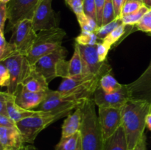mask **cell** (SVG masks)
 Listing matches in <instances>:
<instances>
[{"label": "cell", "mask_w": 151, "mask_h": 150, "mask_svg": "<svg viewBox=\"0 0 151 150\" xmlns=\"http://www.w3.org/2000/svg\"><path fill=\"white\" fill-rule=\"evenodd\" d=\"M151 110V102L145 99H131L121 108L122 126L126 136L128 150H133L147 126V117Z\"/></svg>", "instance_id": "1"}, {"label": "cell", "mask_w": 151, "mask_h": 150, "mask_svg": "<svg viewBox=\"0 0 151 150\" xmlns=\"http://www.w3.org/2000/svg\"><path fill=\"white\" fill-rule=\"evenodd\" d=\"M93 98L85 100L81 105L83 119L81 132L83 150H103L104 140Z\"/></svg>", "instance_id": "2"}, {"label": "cell", "mask_w": 151, "mask_h": 150, "mask_svg": "<svg viewBox=\"0 0 151 150\" xmlns=\"http://www.w3.org/2000/svg\"><path fill=\"white\" fill-rule=\"evenodd\" d=\"M68 51L63 46L43 56L34 65V69L45 77L48 83L56 77H69V61L65 60Z\"/></svg>", "instance_id": "3"}, {"label": "cell", "mask_w": 151, "mask_h": 150, "mask_svg": "<svg viewBox=\"0 0 151 150\" xmlns=\"http://www.w3.org/2000/svg\"><path fill=\"white\" fill-rule=\"evenodd\" d=\"M102 76L93 74L63 78L57 91L63 96H74L83 100L91 99L100 85Z\"/></svg>", "instance_id": "4"}, {"label": "cell", "mask_w": 151, "mask_h": 150, "mask_svg": "<svg viewBox=\"0 0 151 150\" xmlns=\"http://www.w3.org/2000/svg\"><path fill=\"white\" fill-rule=\"evenodd\" d=\"M66 33L60 27L51 28L38 32L33 46L26 56L31 65H34L41 57L62 46Z\"/></svg>", "instance_id": "5"}, {"label": "cell", "mask_w": 151, "mask_h": 150, "mask_svg": "<svg viewBox=\"0 0 151 150\" xmlns=\"http://www.w3.org/2000/svg\"><path fill=\"white\" fill-rule=\"evenodd\" d=\"M84 101L74 96H63L58 91L50 89L44 101L35 110L50 113L63 118L71 113L72 110L80 107Z\"/></svg>", "instance_id": "6"}, {"label": "cell", "mask_w": 151, "mask_h": 150, "mask_svg": "<svg viewBox=\"0 0 151 150\" xmlns=\"http://www.w3.org/2000/svg\"><path fill=\"white\" fill-rule=\"evenodd\" d=\"M61 117L50 113L40 111L39 113L22 119L16 123L24 143L33 144L38 134Z\"/></svg>", "instance_id": "7"}, {"label": "cell", "mask_w": 151, "mask_h": 150, "mask_svg": "<svg viewBox=\"0 0 151 150\" xmlns=\"http://www.w3.org/2000/svg\"><path fill=\"white\" fill-rule=\"evenodd\" d=\"M12 31L13 33L9 41L16 46L19 54L27 56L30 51L38 34L34 29L32 20L22 21Z\"/></svg>", "instance_id": "8"}, {"label": "cell", "mask_w": 151, "mask_h": 150, "mask_svg": "<svg viewBox=\"0 0 151 150\" xmlns=\"http://www.w3.org/2000/svg\"><path fill=\"white\" fill-rule=\"evenodd\" d=\"M1 62L7 68L10 75V83L7 92L13 95L18 86L30 71L32 65L29 63L26 56L21 54H15Z\"/></svg>", "instance_id": "9"}, {"label": "cell", "mask_w": 151, "mask_h": 150, "mask_svg": "<svg viewBox=\"0 0 151 150\" xmlns=\"http://www.w3.org/2000/svg\"><path fill=\"white\" fill-rule=\"evenodd\" d=\"M40 0H10L7 4L9 27L11 30L22 21L32 20Z\"/></svg>", "instance_id": "10"}, {"label": "cell", "mask_w": 151, "mask_h": 150, "mask_svg": "<svg viewBox=\"0 0 151 150\" xmlns=\"http://www.w3.org/2000/svg\"><path fill=\"white\" fill-rule=\"evenodd\" d=\"M52 0H40L32 19L36 32L59 27L58 19L52 7Z\"/></svg>", "instance_id": "11"}, {"label": "cell", "mask_w": 151, "mask_h": 150, "mask_svg": "<svg viewBox=\"0 0 151 150\" xmlns=\"http://www.w3.org/2000/svg\"><path fill=\"white\" fill-rule=\"evenodd\" d=\"M129 90L127 85L111 93H106L99 85L93 96L96 105L99 107H109L122 108V106L131 99Z\"/></svg>", "instance_id": "12"}, {"label": "cell", "mask_w": 151, "mask_h": 150, "mask_svg": "<svg viewBox=\"0 0 151 150\" xmlns=\"http://www.w3.org/2000/svg\"><path fill=\"white\" fill-rule=\"evenodd\" d=\"M79 49L83 60L89 74L96 76H103L109 74L111 69L105 62H101L97 54V45L83 46L75 44Z\"/></svg>", "instance_id": "13"}, {"label": "cell", "mask_w": 151, "mask_h": 150, "mask_svg": "<svg viewBox=\"0 0 151 150\" xmlns=\"http://www.w3.org/2000/svg\"><path fill=\"white\" fill-rule=\"evenodd\" d=\"M99 121L104 141L110 138L122 126L121 108L99 107Z\"/></svg>", "instance_id": "14"}, {"label": "cell", "mask_w": 151, "mask_h": 150, "mask_svg": "<svg viewBox=\"0 0 151 150\" xmlns=\"http://www.w3.org/2000/svg\"><path fill=\"white\" fill-rule=\"evenodd\" d=\"M47 92H32L22 84L18 86L13 94L15 101L19 106L26 110H34L40 105L47 96Z\"/></svg>", "instance_id": "15"}, {"label": "cell", "mask_w": 151, "mask_h": 150, "mask_svg": "<svg viewBox=\"0 0 151 150\" xmlns=\"http://www.w3.org/2000/svg\"><path fill=\"white\" fill-rule=\"evenodd\" d=\"M24 144L17 126H0V150H20Z\"/></svg>", "instance_id": "16"}, {"label": "cell", "mask_w": 151, "mask_h": 150, "mask_svg": "<svg viewBox=\"0 0 151 150\" xmlns=\"http://www.w3.org/2000/svg\"><path fill=\"white\" fill-rule=\"evenodd\" d=\"M0 95L3 96L6 101V106H7V115L14 121L16 123L20 121L22 119L30 116L36 115L40 113V111L35 110H26L22 108V107L18 105L15 101L14 96L10 94L9 93L1 92Z\"/></svg>", "instance_id": "17"}, {"label": "cell", "mask_w": 151, "mask_h": 150, "mask_svg": "<svg viewBox=\"0 0 151 150\" xmlns=\"http://www.w3.org/2000/svg\"><path fill=\"white\" fill-rule=\"evenodd\" d=\"M22 84L32 92H47L50 90L47 79L34 69L33 66L29 74L22 81Z\"/></svg>", "instance_id": "18"}, {"label": "cell", "mask_w": 151, "mask_h": 150, "mask_svg": "<svg viewBox=\"0 0 151 150\" xmlns=\"http://www.w3.org/2000/svg\"><path fill=\"white\" fill-rule=\"evenodd\" d=\"M81 105L77 107L73 113H69L66 116L62 125V138L70 136L78 132H80L83 119Z\"/></svg>", "instance_id": "19"}, {"label": "cell", "mask_w": 151, "mask_h": 150, "mask_svg": "<svg viewBox=\"0 0 151 150\" xmlns=\"http://www.w3.org/2000/svg\"><path fill=\"white\" fill-rule=\"evenodd\" d=\"M103 150H128L126 136L122 126L104 141Z\"/></svg>", "instance_id": "20"}, {"label": "cell", "mask_w": 151, "mask_h": 150, "mask_svg": "<svg viewBox=\"0 0 151 150\" xmlns=\"http://www.w3.org/2000/svg\"><path fill=\"white\" fill-rule=\"evenodd\" d=\"M84 74H91L88 71V69L83 60L79 49L75 44L74 54L71 60L69 61V77Z\"/></svg>", "instance_id": "21"}, {"label": "cell", "mask_w": 151, "mask_h": 150, "mask_svg": "<svg viewBox=\"0 0 151 150\" xmlns=\"http://www.w3.org/2000/svg\"><path fill=\"white\" fill-rule=\"evenodd\" d=\"M55 150H83L81 132L60 138Z\"/></svg>", "instance_id": "22"}, {"label": "cell", "mask_w": 151, "mask_h": 150, "mask_svg": "<svg viewBox=\"0 0 151 150\" xmlns=\"http://www.w3.org/2000/svg\"><path fill=\"white\" fill-rule=\"evenodd\" d=\"M16 54H19L16 46L10 41H6L4 32L0 31V62L12 57Z\"/></svg>", "instance_id": "23"}, {"label": "cell", "mask_w": 151, "mask_h": 150, "mask_svg": "<svg viewBox=\"0 0 151 150\" xmlns=\"http://www.w3.org/2000/svg\"><path fill=\"white\" fill-rule=\"evenodd\" d=\"M122 84L119 83L116 79L110 74L102 76L100 80V87L106 93H111L122 88Z\"/></svg>", "instance_id": "24"}, {"label": "cell", "mask_w": 151, "mask_h": 150, "mask_svg": "<svg viewBox=\"0 0 151 150\" xmlns=\"http://www.w3.org/2000/svg\"><path fill=\"white\" fill-rule=\"evenodd\" d=\"M148 10L149 8H147L146 6L143 5L136 12H134V13H130V14L128 15H125V16H122L121 17L122 23L125 25H126V26L127 25H131V26L137 25L140 21L142 18L144 16V15L148 11Z\"/></svg>", "instance_id": "25"}, {"label": "cell", "mask_w": 151, "mask_h": 150, "mask_svg": "<svg viewBox=\"0 0 151 150\" xmlns=\"http://www.w3.org/2000/svg\"><path fill=\"white\" fill-rule=\"evenodd\" d=\"M77 19L82 31L95 32V31L99 28L97 21L89 16H87L85 13L77 16Z\"/></svg>", "instance_id": "26"}, {"label": "cell", "mask_w": 151, "mask_h": 150, "mask_svg": "<svg viewBox=\"0 0 151 150\" xmlns=\"http://www.w3.org/2000/svg\"><path fill=\"white\" fill-rule=\"evenodd\" d=\"M122 24H123L122 23V19L121 18H116V19H115L114 20L112 21L110 23L103 25L101 26H99L98 29L95 31V34L97 35V38L103 41L114 29H116L117 26H119Z\"/></svg>", "instance_id": "27"}, {"label": "cell", "mask_w": 151, "mask_h": 150, "mask_svg": "<svg viewBox=\"0 0 151 150\" xmlns=\"http://www.w3.org/2000/svg\"><path fill=\"white\" fill-rule=\"evenodd\" d=\"M98 39L95 32L81 31L80 35L75 38V42L83 46H96L98 43Z\"/></svg>", "instance_id": "28"}, {"label": "cell", "mask_w": 151, "mask_h": 150, "mask_svg": "<svg viewBox=\"0 0 151 150\" xmlns=\"http://www.w3.org/2000/svg\"><path fill=\"white\" fill-rule=\"evenodd\" d=\"M125 27H126V25H125L124 24L119 25V26L116 28L115 29H114L109 35L106 37L102 41H103L104 43H106V44H108L109 46H111L112 45L115 44L116 42H117L119 39L122 37V35L125 34Z\"/></svg>", "instance_id": "29"}, {"label": "cell", "mask_w": 151, "mask_h": 150, "mask_svg": "<svg viewBox=\"0 0 151 150\" xmlns=\"http://www.w3.org/2000/svg\"><path fill=\"white\" fill-rule=\"evenodd\" d=\"M115 19H116V18L115 16V10L113 0H106V4H105L104 9H103L102 26L110 23Z\"/></svg>", "instance_id": "30"}, {"label": "cell", "mask_w": 151, "mask_h": 150, "mask_svg": "<svg viewBox=\"0 0 151 150\" xmlns=\"http://www.w3.org/2000/svg\"><path fill=\"white\" fill-rule=\"evenodd\" d=\"M144 4L142 1H137V0H127L124 4L123 7H122L121 17L122 16H125V15H128L136 12Z\"/></svg>", "instance_id": "31"}, {"label": "cell", "mask_w": 151, "mask_h": 150, "mask_svg": "<svg viewBox=\"0 0 151 150\" xmlns=\"http://www.w3.org/2000/svg\"><path fill=\"white\" fill-rule=\"evenodd\" d=\"M137 28L138 30L151 33V9H149L142 18L140 21L137 24Z\"/></svg>", "instance_id": "32"}, {"label": "cell", "mask_w": 151, "mask_h": 150, "mask_svg": "<svg viewBox=\"0 0 151 150\" xmlns=\"http://www.w3.org/2000/svg\"><path fill=\"white\" fill-rule=\"evenodd\" d=\"M83 12L87 16L92 18L97 22V9H96L94 0H83Z\"/></svg>", "instance_id": "33"}, {"label": "cell", "mask_w": 151, "mask_h": 150, "mask_svg": "<svg viewBox=\"0 0 151 150\" xmlns=\"http://www.w3.org/2000/svg\"><path fill=\"white\" fill-rule=\"evenodd\" d=\"M10 83V75L5 65L0 62V86L8 88Z\"/></svg>", "instance_id": "34"}, {"label": "cell", "mask_w": 151, "mask_h": 150, "mask_svg": "<svg viewBox=\"0 0 151 150\" xmlns=\"http://www.w3.org/2000/svg\"><path fill=\"white\" fill-rule=\"evenodd\" d=\"M66 4L72 9L76 16L83 14V0H65Z\"/></svg>", "instance_id": "35"}, {"label": "cell", "mask_w": 151, "mask_h": 150, "mask_svg": "<svg viewBox=\"0 0 151 150\" xmlns=\"http://www.w3.org/2000/svg\"><path fill=\"white\" fill-rule=\"evenodd\" d=\"M110 46L106 44L103 41L102 42H98L97 44V54H98L99 59L101 62L106 61V58H107L108 54L109 51L111 49Z\"/></svg>", "instance_id": "36"}, {"label": "cell", "mask_w": 151, "mask_h": 150, "mask_svg": "<svg viewBox=\"0 0 151 150\" xmlns=\"http://www.w3.org/2000/svg\"><path fill=\"white\" fill-rule=\"evenodd\" d=\"M8 19V11H7V4L0 3V31L4 32L6 20Z\"/></svg>", "instance_id": "37"}, {"label": "cell", "mask_w": 151, "mask_h": 150, "mask_svg": "<svg viewBox=\"0 0 151 150\" xmlns=\"http://www.w3.org/2000/svg\"><path fill=\"white\" fill-rule=\"evenodd\" d=\"M94 1H95L96 9H97V24L99 26H101L102 23H103V13L105 4H106V0H94Z\"/></svg>", "instance_id": "38"}, {"label": "cell", "mask_w": 151, "mask_h": 150, "mask_svg": "<svg viewBox=\"0 0 151 150\" xmlns=\"http://www.w3.org/2000/svg\"><path fill=\"white\" fill-rule=\"evenodd\" d=\"M0 126L16 127V123L9 116L0 114Z\"/></svg>", "instance_id": "39"}, {"label": "cell", "mask_w": 151, "mask_h": 150, "mask_svg": "<svg viewBox=\"0 0 151 150\" xmlns=\"http://www.w3.org/2000/svg\"><path fill=\"white\" fill-rule=\"evenodd\" d=\"M126 1L127 0H113L116 18H121L122 7H123L124 4Z\"/></svg>", "instance_id": "40"}, {"label": "cell", "mask_w": 151, "mask_h": 150, "mask_svg": "<svg viewBox=\"0 0 151 150\" xmlns=\"http://www.w3.org/2000/svg\"><path fill=\"white\" fill-rule=\"evenodd\" d=\"M133 150H147V146H146V136L145 135L142 137L136 146L134 147Z\"/></svg>", "instance_id": "41"}, {"label": "cell", "mask_w": 151, "mask_h": 150, "mask_svg": "<svg viewBox=\"0 0 151 150\" xmlns=\"http://www.w3.org/2000/svg\"><path fill=\"white\" fill-rule=\"evenodd\" d=\"M20 150H38V149L32 145H27L23 146Z\"/></svg>", "instance_id": "42"}, {"label": "cell", "mask_w": 151, "mask_h": 150, "mask_svg": "<svg viewBox=\"0 0 151 150\" xmlns=\"http://www.w3.org/2000/svg\"><path fill=\"white\" fill-rule=\"evenodd\" d=\"M147 126L149 129L151 131V110L149 113V114L147 115Z\"/></svg>", "instance_id": "43"}, {"label": "cell", "mask_w": 151, "mask_h": 150, "mask_svg": "<svg viewBox=\"0 0 151 150\" xmlns=\"http://www.w3.org/2000/svg\"><path fill=\"white\" fill-rule=\"evenodd\" d=\"M142 3L147 8L151 9V0H142Z\"/></svg>", "instance_id": "44"}, {"label": "cell", "mask_w": 151, "mask_h": 150, "mask_svg": "<svg viewBox=\"0 0 151 150\" xmlns=\"http://www.w3.org/2000/svg\"><path fill=\"white\" fill-rule=\"evenodd\" d=\"M10 0H0V1L2 3H5V4H8L10 2Z\"/></svg>", "instance_id": "45"}, {"label": "cell", "mask_w": 151, "mask_h": 150, "mask_svg": "<svg viewBox=\"0 0 151 150\" xmlns=\"http://www.w3.org/2000/svg\"><path fill=\"white\" fill-rule=\"evenodd\" d=\"M137 1H142V0H137Z\"/></svg>", "instance_id": "46"}, {"label": "cell", "mask_w": 151, "mask_h": 150, "mask_svg": "<svg viewBox=\"0 0 151 150\" xmlns=\"http://www.w3.org/2000/svg\"></svg>", "instance_id": "47"}]
</instances>
